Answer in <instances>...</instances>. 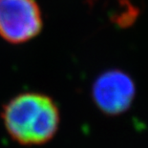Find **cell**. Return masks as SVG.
Instances as JSON below:
<instances>
[{"instance_id": "6da1fadb", "label": "cell", "mask_w": 148, "mask_h": 148, "mask_svg": "<svg viewBox=\"0 0 148 148\" xmlns=\"http://www.w3.org/2000/svg\"><path fill=\"white\" fill-rule=\"evenodd\" d=\"M1 118L11 138L22 145H39L55 137L60 123L58 104L51 97L26 92L3 106Z\"/></svg>"}, {"instance_id": "7a4b0ae2", "label": "cell", "mask_w": 148, "mask_h": 148, "mask_svg": "<svg viewBox=\"0 0 148 148\" xmlns=\"http://www.w3.org/2000/svg\"><path fill=\"white\" fill-rule=\"evenodd\" d=\"M42 27L36 0H0V37L6 42L26 43L38 36Z\"/></svg>"}, {"instance_id": "3957f363", "label": "cell", "mask_w": 148, "mask_h": 148, "mask_svg": "<svg viewBox=\"0 0 148 148\" xmlns=\"http://www.w3.org/2000/svg\"><path fill=\"white\" fill-rule=\"evenodd\" d=\"M136 96L134 80L119 69H110L97 77L92 85V97L99 111L108 116L123 114Z\"/></svg>"}]
</instances>
